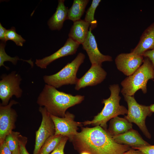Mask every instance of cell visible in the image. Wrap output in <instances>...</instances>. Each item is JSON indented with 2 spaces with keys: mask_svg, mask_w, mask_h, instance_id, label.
<instances>
[{
  "mask_svg": "<svg viewBox=\"0 0 154 154\" xmlns=\"http://www.w3.org/2000/svg\"><path fill=\"white\" fill-rule=\"evenodd\" d=\"M78 152L90 154H122L131 148L119 144L108 133L100 126L82 127L72 141Z\"/></svg>",
  "mask_w": 154,
  "mask_h": 154,
  "instance_id": "6da1fadb",
  "label": "cell"
},
{
  "mask_svg": "<svg viewBox=\"0 0 154 154\" xmlns=\"http://www.w3.org/2000/svg\"><path fill=\"white\" fill-rule=\"evenodd\" d=\"M84 98V96H73L59 91L46 84L38 96L37 102L40 106L45 107L50 114L64 117L68 108L81 103Z\"/></svg>",
  "mask_w": 154,
  "mask_h": 154,
  "instance_id": "7a4b0ae2",
  "label": "cell"
},
{
  "mask_svg": "<svg viewBox=\"0 0 154 154\" xmlns=\"http://www.w3.org/2000/svg\"><path fill=\"white\" fill-rule=\"evenodd\" d=\"M109 88L111 94L108 98L102 100V103L104 104V106L102 111L94 116L92 120L82 122L83 125L100 126L107 130V123L109 120L118 115L127 114V110L126 108L119 104L121 97L119 96L120 89L119 85H110Z\"/></svg>",
  "mask_w": 154,
  "mask_h": 154,
  "instance_id": "3957f363",
  "label": "cell"
},
{
  "mask_svg": "<svg viewBox=\"0 0 154 154\" xmlns=\"http://www.w3.org/2000/svg\"><path fill=\"white\" fill-rule=\"evenodd\" d=\"M143 64L132 75L121 82L122 94L133 96L135 92L141 90L144 94L147 92V84L150 79H154V69L149 58L145 57Z\"/></svg>",
  "mask_w": 154,
  "mask_h": 154,
  "instance_id": "277c9868",
  "label": "cell"
},
{
  "mask_svg": "<svg viewBox=\"0 0 154 154\" xmlns=\"http://www.w3.org/2000/svg\"><path fill=\"white\" fill-rule=\"evenodd\" d=\"M85 55L79 52L70 62L67 64L62 69L55 74L45 75L43 77L46 84L56 88L63 86L68 84H76L78 78L77 73L81 65L83 63Z\"/></svg>",
  "mask_w": 154,
  "mask_h": 154,
  "instance_id": "5b68a950",
  "label": "cell"
},
{
  "mask_svg": "<svg viewBox=\"0 0 154 154\" xmlns=\"http://www.w3.org/2000/svg\"><path fill=\"white\" fill-rule=\"evenodd\" d=\"M123 95L128 106L127 113L124 118L130 122L135 124L143 135L147 138L150 139L151 135L145 124L146 117L151 116L153 113L149 106L138 104L134 96L126 94Z\"/></svg>",
  "mask_w": 154,
  "mask_h": 154,
  "instance_id": "8992f818",
  "label": "cell"
},
{
  "mask_svg": "<svg viewBox=\"0 0 154 154\" xmlns=\"http://www.w3.org/2000/svg\"><path fill=\"white\" fill-rule=\"evenodd\" d=\"M0 80V98L1 104L6 106L9 103L13 96L17 98L21 97L23 90L20 87L22 79L20 75L15 71L8 74H4L1 76Z\"/></svg>",
  "mask_w": 154,
  "mask_h": 154,
  "instance_id": "52a82bcc",
  "label": "cell"
},
{
  "mask_svg": "<svg viewBox=\"0 0 154 154\" xmlns=\"http://www.w3.org/2000/svg\"><path fill=\"white\" fill-rule=\"evenodd\" d=\"M50 115L54 125V135L66 137L71 142L78 132V127L83 125L82 122L75 121V116L68 112H66L64 117Z\"/></svg>",
  "mask_w": 154,
  "mask_h": 154,
  "instance_id": "ba28073f",
  "label": "cell"
},
{
  "mask_svg": "<svg viewBox=\"0 0 154 154\" xmlns=\"http://www.w3.org/2000/svg\"><path fill=\"white\" fill-rule=\"evenodd\" d=\"M39 111L42 116L40 126L36 132L35 144L33 154H38L45 141L55 134L54 123L46 108L40 106Z\"/></svg>",
  "mask_w": 154,
  "mask_h": 154,
  "instance_id": "9c48e42d",
  "label": "cell"
},
{
  "mask_svg": "<svg viewBox=\"0 0 154 154\" xmlns=\"http://www.w3.org/2000/svg\"><path fill=\"white\" fill-rule=\"evenodd\" d=\"M19 103L14 100H11L6 106L0 105V144L5 140L6 136L15 127L17 114L15 110L11 108Z\"/></svg>",
  "mask_w": 154,
  "mask_h": 154,
  "instance_id": "30bf717a",
  "label": "cell"
},
{
  "mask_svg": "<svg viewBox=\"0 0 154 154\" xmlns=\"http://www.w3.org/2000/svg\"><path fill=\"white\" fill-rule=\"evenodd\" d=\"M143 56L132 53H122L118 54L115 59L116 67L125 75L129 76L133 74L143 62Z\"/></svg>",
  "mask_w": 154,
  "mask_h": 154,
  "instance_id": "8fae6325",
  "label": "cell"
},
{
  "mask_svg": "<svg viewBox=\"0 0 154 154\" xmlns=\"http://www.w3.org/2000/svg\"><path fill=\"white\" fill-rule=\"evenodd\" d=\"M102 66L93 64L90 68L78 80L75 85V89L78 90L89 86H94L100 84L106 78V72Z\"/></svg>",
  "mask_w": 154,
  "mask_h": 154,
  "instance_id": "7c38bea8",
  "label": "cell"
},
{
  "mask_svg": "<svg viewBox=\"0 0 154 154\" xmlns=\"http://www.w3.org/2000/svg\"><path fill=\"white\" fill-rule=\"evenodd\" d=\"M82 45L92 64H96L102 66L103 62L112 61L111 56L104 55L99 51L95 37L90 28L86 38Z\"/></svg>",
  "mask_w": 154,
  "mask_h": 154,
  "instance_id": "4fadbf2b",
  "label": "cell"
},
{
  "mask_svg": "<svg viewBox=\"0 0 154 154\" xmlns=\"http://www.w3.org/2000/svg\"><path fill=\"white\" fill-rule=\"evenodd\" d=\"M80 44L68 38L64 46L51 55L41 59H36L35 64L42 69H46L52 62L60 58L75 54Z\"/></svg>",
  "mask_w": 154,
  "mask_h": 154,
  "instance_id": "5bb4252c",
  "label": "cell"
},
{
  "mask_svg": "<svg viewBox=\"0 0 154 154\" xmlns=\"http://www.w3.org/2000/svg\"><path fill=\"white\" fill-rule=\"evenodd\" d=\"M112 137L117 143L129 146L132 148L150 145L143 139L137 131L133 128Z\"/></svg>",
  "mask_w": 154,
  "mask_h": 154,
  "instance_id": "9a60e30c",
  "label": "cell"
},
{
  "mask_svg": "<svg viewBox=\"0 0 154 154\" xmlns=\"http://www.w3.org/2000/svg\"><path fill=\"white\" fill-rule=\"evenodd\" d=\"M154 49V22L143 31L136 46L131 52L142 56L146 51Z\"/></svg>",
  "mask_w": 154,
  "mask_h": 154,
  "instance_id": "2e32d148",
  "label": "cell"
},
{
  "mask_svg": "<svg viewBox=\"0 0 154 154\" xmlns=\"http://www.w3.org/2000/svg\"><path fill=\"white\" fill-rule=\"evenodd\" d=\"M64 2V0L58 1L56 10L48 22L49 28L52 30H60L64 21L67 19L68 9L65 5Z\"/></svg>",
  "mask_w": 154,
  "mask_h": 154,
  "instance_id": "e0dca14e",
  "label": "cell"
},
{
  "mask_svg": "<svg viewBox=\"0 0 154 154\" xmlns=\"http://www.w3.org/2000/svg\"><path fill=\"white\" fill-rule=\"evenodd\" d=\"M90 27L89 23L84 20L74 22L68 34L69 37L82 44L86 38Z\"/></svg>",
  "mask_w": 154,
  "mask_h": 154,
  "instance_id": "ac0fdd59",
  "label": "cell"
},
{
  "mask_svg": "<svg viewBox=\"0 0 154 154\" xmlns=\"http://www.w3.org/2000/svg\"><path fill=\"white\" fill-rule=\"evenodd\" d=\"M132 123L125 118L116 117L110 120L107 130L112 137L126 132L132 129Z\"/></svg>",
  "mask_w": 154,
  "mask_h": 154,
  "instance_id": "d6986e66",
  "label": "cell"
},
{
  "mask_svg": "<svg viewBox=\"0 0 154 154\" xmlns=\"http://www.w3.org/2000/svg\"><path fill=\"white\" fill-rule=\"evenodd\" d=\"M89 0H74L71 7L68 9L67 19L74 22L81 19Z\"/></svg>",
  "mask_w": 154,
  "mask_h": 154,
  "instance_id": "ffe728a7",
  "label": "cell"
},
{
  "mask_svg": "<svg viewBox=\"0 0 154 154\" xmlns=\"http://www.w3.org/2000/svg\"><path fill=\"white\" fill-rule=\"evenodd\" d=\"M6 42H1L0 44V66H4L6 69L8 70L9 68L5 66L4 64L5 62L9 61L11 62L14 65H15L18 60H20L27 62L30 64L32 67L34 66L33 62L31 59L29 60H24L20 59L18 56L12 57L9 56L6 53L5 48L6 45Z\"/></svg>",
  "mask_w": 154,
  "mask_h": 154,
  "instance_id": "44dd1931",
  "label": "cell"
},
{
  "mask_svg": "<svg viewBox=\"0 0 154 154\" xmlns=\"http://www.w3.org/2000/svg\"><path fill=\"white\" fill-rule=\"evenodd\" d=\"M63 136L55 135L49 137L42 147L38 154H50L55 148Z\"/></svg>",
  "mask_w": 154,
  "mask_h": 154,
  "instance_id": "7402d4cb",
  "label": "cell"
},
{
  "mask_svg": "<svg viewBox=\"0 0 154 154\" xmlns=\"http://www.w3.org/2000/svg\"><path fill=\"white\" fill-rule=\"evenodd\" d=\"M101 1L100 0H93L90 6L86 11L84 20L89 23V28L91 31L95 29L97 25V21L94 18L96 10Z\"/></svg>",
  "mask_w": 154,
  "mask_h": 154,
  "instance_id": "603a6c76",
  "label": "cell"
},
{
  "mask_svg": "<svg viewBox=\"0 0 154 154\" xmlns=\"http://www.w3.org/2000/svg\"><path fill=\"white\" fill-rule=\"evenodd\" d=\"M20 133L12 131L5 137V141L12 152L19 147V138Z\"/></svg>",
  "mask_w": 154,
  "mask_h": 154,
  "instance_id": "cb8c5ba5",
  "label": "cell"
},
{
  "mask_svg": "<svg viewBox=\"0 0 154 154\" xmlns=\"http://www.w3.org/2000/svg\"><path fill=\"white\" fill-rule=\"evenodd\" d=\"M6 41L11 40L13 41L18 46H23V43L25 41L21 36L18 34L16 32L15 28L11 27L10 29L7 30L5 35Z\"/></svg>",
  "mask_w": 154,
  "mask_h": 154,
  "instance_id": "d4e9b609",
  "label": "cell"
},
{
  "mask_svg": "<svg viewBox=\"0 0 154 154\" xmlns=\"http://www.w3.org/2000/svg\"><path fill=\"white\" fill-rule=\"evenodd\" d=\"M68 140V137L63 136L58 145L50 154H64V148Z\"/></svg>",
  "mask_w": 154,
  "mask_h": 154,
  "instance_id": "484cf974",
  "label": "cell"
},
{
  "mask_svg": "<svg viewBox=\"0 0 154 154\" xmlns=\"http://www.w3.org/2000/svg\"><path fill=\"white\" fill-rule=\"evenodd\" d=\"M27 140L26 137L20 135L19 138V147L20 154H29L25 147Z\"/></svg>",
  "mask_w": 154,
  "mask_h": 154,
  "instance_id": "4316f807",
  "label": "cell"
},
{
  "mask_svg": "<svg viewBox=\"0 0 154 154\" xmlns=\"http://www.w3.org/2000/svg\"><path fill=\"white\" fill-rule=\"evenodd\" d=\"M138 150L145 154H154V145L145 146L141 147L133 148Z\"/></svg>",
  "mask_w": 154,
  "mask_h": 154,
  "instance_id": "83f0119b",
  "label": "cell"
},
{
  "mask_svg": "<svg viewBox=\"0 0 154 154\" xmlns=\"http://www.w3.org/2000/svg\"><path fill=\"white\" fill-rule=\"evenodd\" d=\"M0 154H12V152L7 145L5 140L0 144Z\"/></svg>",
  "mask_w": 154,
  "mask_h": 154,
  "instance_id": "f1b7e54d",
  "label": "cell"
},
{
  "mask_svg": "<svg viewBox=\"0 0 154 154\" xmlns=\"http://www.w3.org/2000/svg\"><path fill=\"white\" fill-rule=\"evenodd\" d=\"M142 56L149 58L152 63L154 69V49L146 51L143 53Z\"/></svg>",
  "mask_w": 154,
  "mask_h": 154,
  "instance_id": "f546056e",
  "label": "cell"
},
{
  "mask_svg": "<svg viewBox=\"0 0 154 154\" xmlns=\"http://www.w3.org/2000/svg\"><path fill=\"white\" fill-rule=\"evenodd\" d=\"M7 30L0 23V39L1 41L6 43L5 35Z\"/></svg>",
  "mask_w": 154,
  "mask_h": 154,
  "instance_id": "4dcf8cb0",
  "label": "cell"
},
{
  "mask_svg": "<svg viewBox=\"0 0 154 154\" xmlns=\"http://www.w3.org/2000/svg\"><path fill=\"white\" fill-rule=\"evenodd\" d=\"M122 154H145L141 151L137 149H134L131 148L127 151L124 152Z\"/></svg>",
  "mask_w": 154,
  "mask_h": 154,
  "instance_id": "1f68e13d",
  "label": "cell"
},
{
  "mask_svg": "<svg viewBox=\"0 0 154 154\" xmlns=\"http://www.w3.org/2000/svg\"><path fill=\"white\" fill-rule=\"evenodd\" d=\"M12 154H20L19 147L12 152Z\"/></svg>",
  "mask_w": 154,
  "mask_h": 154,
  "instance_id": "d6a6232c",
  "label": "cell"
},
{
  "mask_svg": "<svg viewBox=\"0 0 154 154\" xmlns=\"http://www.w3.org/2000/svg\"><path fill=\"white\" fill-rule=\"evenodd\" d=\"M150 110L153 113H154V104L150 105L149 106Z\"/></svg>",
  "mask_w": 154,
  "mask_h": 154,
  "instance_id": "836d02e7",
  "label": "cell"
},
{
  "mask_svg": "<svg viewBox=\"0 0 154 154\" xmlns=\"http://www.w3.org/2000/svg\"><path fill=\"white\" fill-rule=\"evenodd\" d=\"M80 154H90L88 152H86V151H84V152H83L81 153H80Z\"/></svg>",
  "mask_w": 154,
  "mask_h": 154,
  "instance_id": "e575fe53",
  "label": "cell"
}]
</instances>
